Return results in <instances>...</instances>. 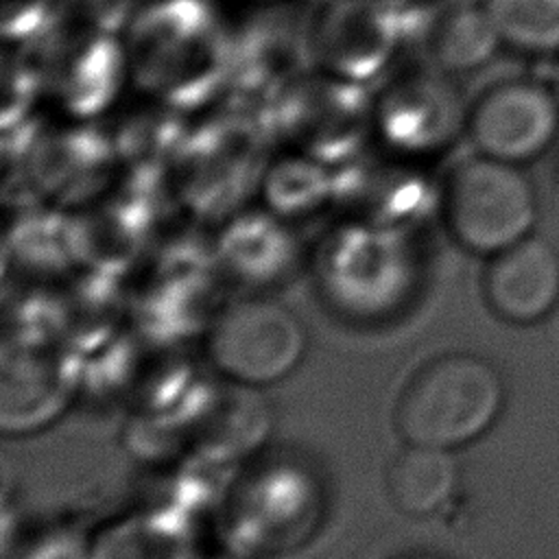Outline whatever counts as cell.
<instances>
[{"label": "cell", "instance_id": "obj_1", "mask_svg": "<svg viewBox=\"0 0 559 559\" xmlns=\"http://www.w3.org/2000/svg\"><path fill=\"white\" fill-rule=\"evenodd\" d=\"M131 83L183 114L229 92L231 26L210 0H146L122 31Z\"/></svg>", "mask_w": 559, "mask_h": 559}, {"label": "cell", "instance_id": "obj_2", "mask_svg": "<svg viewBox=\"0 0 559 559\" xmlns=\"http://www.w3.org/2000/svg\"><path fill=\"white\" fill-rule=\"evenodd\" d=\"M504 402V380L493 362L452 352L411 376L395 404V426L406 443L454 450L483 437Z\"/></svg>", "mask_w": 559, "mask_h": 559}, {"label": "cell", "instance_id": "obj_3", "mask_svg": "<svg viewBox=\"0 0 559 559\" xmlns=\"http://www.w3.org/2000/svg\"><path fill=\"white\" fill-rule=\"evenodd\" d=\"M441 212L463 249L491 258L533 234L539 203L522 166L474 153L448 173Z\"/></svg>", "mask_w": 559, "mask_h": 559}, {"label": "cell", "instance_id": "obj_4", "mask_svg": "<svg viewBox=\"0 0 559 559\" xmlns=\"http://www.w3.org/2000/svg\"><path fill=\"white\" fill-rule=\"evenodd\" d=\"M262 116L275 140L323 164L352 159L376 133L367 85L317 68L282 90Z\"/></svg>", "mask_w": 559, "mask_h": 559}, {"label": "cell", "instance_id": "obj_5", "mask_svg": "<svg viewBox=\"0 0 559 559\" xmlns=\"http://www.w3.org/2000/svg\"><path fill=\"white\" fill-rule=\"evenodd\" d=\"M35 50L46 98L72 120H94L107 114L131 83L122 33L63 20Z\"/></svg>", "mask_w": 559, "mask_h": 559}, {"label": "cell", "instance_id": "obj_6", "mask_svg": "<svg viewBox=\"0 0 559 559\" xmlns=\"http://www.w3.org/2000/svg\"><path fill=\"white\" fill-rule=\"evenodd\" d=\"M310 70V9L269 0L231 26V103L262 111Z\"/></svg>", "mask_w": 559, "mask_h": 559}, {"label": "cell", "instance_id": "obj_7", "mask_svg": "<svg viewBox=\"0 0 559 559\" xmlns=\"http://www.w3.org/2000/svg\"><path fill=\"white\" fill-rule=\"evenodd\" d=\"M465 118L454 76L426 59L397 68L373 94V131L400 155L445 148L465 133Z\"/></svg>", "mask_w": 559, "mask_h": 559}, {"label": "cell", "instance_id": "obj_8", "mask_svg": "<svg viewBox=\"0 0 559 559\" xmlns=\"http://www.w3.org/2000/svg\"><path fill=\"white\" fill-rule=\"evenodd\" d=\"M408 46L393 0H319L310 9V50L317 70L371 83Z\"/></svg>", "mask_w": 559, "mask_h": 559}, {"label": "cell", "instance_id": "obj_9", "mask_svg": "<svg viewBox=\"0 0 559 559\" xmlns=\"http://www.w3.org/2000/svg\"><path fill=\"white\" fill-rule=\"evenodd\" d=\"M474 153L528 164L559 135V103L550 83L509 76L478 92L467 105L465 133Z\"/></svg>", "mask_w": 559, "mask_h": 559}, {"label": "cell", "instance_id": "obj_10", "mask_svg": "<svg viewBox=\"0 0 559 559\" xmlns=\"http://www.w3.org/2000/svg\"><path fill=\"white\" fill-rule=\"evenodd\" d=\"M207 352L231 380L271 384L299 365L306 352V332L286 306L271 299H247L216 317Z\"/></svg>", "mask_w": 559, "mask_h": 559}, {"label": "cell", "instance_id": "obj_11", "mask_svg": "<svg viewBox=\"0 0 559 559\" xmlns=\"http://www.w3.org/2000/svg\"><path fill=\"white\" fill-rule=\"evenodd\" d=\"M483 297L489 310L507 323L544 321L559 306V251L531 234L487 258Z\"/></svg>", "mask_w": 559, "mask_h": 559}, {"label": "cell", "instance_id": "obj_12", "mask_svg": "<svg viewBox=\"0 0 559 559\" xmlns=\"http://www.w3.org/2000/svg\"><path fill=\"white\" fill-rule=\"evenodd\" d=\"M413 44L421 59L450 76L480 70L502 48L485 0H441Z\"/></svg>", "mask_w": 559, "mask_h": 559}, {"label": "cell", "instance_id": "obj_13", "mask_svg": "<svg viewBox=\"0 0 559 559\" xmlns=\"http://www.w3.org/2000/svg\"><path fill=\"white\" fill-rule=\"evenodd\" d=\"M459 467L452 450L406 443L386 469V493L406 515H430L454 493Z\"/></svg>", "mask_w": 559, "mask_h": 559}, {"label": "cell", "instance_id": "obj_14", "mask_svg": "<svg viewBox=\"0 0 559 559\" xmlns=\"http://www.w3.org/2000/svg\"><path fill=\"white\" fill-rule=\"evenodd\" d=\"M186 116L179 109L146 98L144 105L122 114L107 133L118 157L135 164L175 159L192 124Z\"/></svg>", "mask_w": 559, "mask_h": 559}, {"label": "cell", "instance_id": "obj_15", "mask_svg": "<svg viewBox=\"0 0 559 559\" xmlns=\"http://www.w3.org/2000/svg\"><path fill=\"white\" fill-rule=\"evenodd\" d=\"M502 46L524 55H559V0H485Z\"/></svg>", "mask_w": 559, "mask_h": 559}, {"label": "cell", "instance_id": "obj_16", "mask_svg": "<svg viewBox=\"0 0 559 559\" xmlns=\"http://www.w3.org/2000/svg\"><path fill=\"white\" fill-rule=\"evenodd\" d=\"M46 98L41 63L28 46H7L2 57V129L35 116Z\"/></svg>", "mask_w": 559, "mask_h": 559}, {"label": "cell", "instance_id": "obj_17", "mask_svg": "<svg viewBox=\"0 0 559 559\" xmlns=\"http://www.w3.org/2000/svg\"><path fill=\"white\" fill-rule=\"evenodd\" d=\"M0 13L7 46H35L66 20L59 0H2Z\"/></svg>", "mask_w": 559, "mask_h": 559}, {"label": "cell", "instance_id": "obj_18", "mask_svg": "<svg viewBox=\"0 0 559 559\" xmlns=\"http://www.w3.org/2000/svg\"><path fill=\"white\" fill-rule=\"evenodd\" d=\"M66 20L122 33L142 0H59Z\"/></svg>", "mask_w": 559, "mask_h": 559}, {"label": "cell", "instance_id": "obj_19", "mask_svg": "<svg viewBox=\"0 0 559 559\" xmlns=\"http://www.w3.org/2000/svg\"><path fill=\"white\" fill-rule=\"evenodd\" d=\"M550 87H552V92L557 96V103H559V63L555 66V72H552V79H550Z\"/></svg>", "mask_w": 559, "mask_h": 559}, {"label": "cell", "instance_id": "obj_20", "mask_svg": "<svg viewBox=\"0 0 559 559\" xmlns=\"http://www.w3.org/2000/svg\"><path fill=\"white\" fill-rule=\"evenodd\" d=\"M557 170H559V153H557Z\"/></svg>", "mask_w": 559, "mask_h": 559}, {"label": "cell", "instance_id": "obj_21", "mask_svg": "<svg viewBox=\"0 0 559 559\" xmlns=\"http://www.w3.org/2000/svg\"><path fill=\"white\" fill-rule=\"evenodd\" d=\"M312 2H319V0H312Z\"/></svg>", "mask_w": 559, "mask_h": 559}, {"label": "cell", "instance_id": "obj_22", "mask_svg": "<svg viewBox=\"0 0 559 559\" xmlns=\"http://www.w3.org/2000/svg\"><path fill=\"white\" fill-rule=\"evenodd\" d=\"M264 2H269V0H264Z\"/></svg>", "mask_w": 559, "mask_h": 559}]
</instances>
